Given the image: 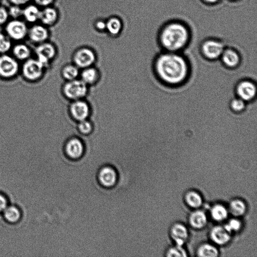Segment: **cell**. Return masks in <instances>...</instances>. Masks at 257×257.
Returning <instances> with one entry per match:
<instances>
[{
    "label": "cell",
    "instance_id": "cell-31",
    "mask_svg": "<svg viewBox=\"0 0 257 257\" xmlns=\"http://www.w3.org/2000/svg\"><path fill=\"white\" fill-rule=\"evenodd\" d=\"M122 28V23L120 21L116 18L109 19L106 23V29L112 35H117Z\"/></svg>",
    "mask_w": 257,
    "mask_h": 257
},
{
    "label": "cell",
    "instance_id": "cell-7",
    "mask_svg": "<svg viewBox=\"0 0 257 257\" xmlns=\"http://www.w3.org/2000/svg\"><path fill=\"white\" fill-rule=\"evenodd\" d=\"M86 146L83 140L78 136H73L66 140L63 146L65 157L70 161H79L85 155Z\"/></svg>",
    "mask_w": 257,
    "mask_h": 257
},
{
    "label": "cell",
    "instance_id": "cell-35",
    "mask_svg": "<svg viewBox=\"0 0 257 257\" xmlns=\"http://www.w3.org/2000/svg\"><path fill=\"white\" fill-rule=\"evenodd\" d=\"M241 223L240 221L236 219H231L229 223L227 224L224 228L229 233L232 231H237L240 229Z\"/></svg>",
    "mask_w": 257,
    "mask_h": 257
},
{
    "label": "cell",
    "instance_id": "cell-4",
    "mask_svg": "<svg viewBox=\"0 0 257 257\" xmlns=\"http://www.w3.org/2000/svg\"><path fill=\"white\" fill-rule=\"evenodd\" d=\"M47 68L36 58H30L24 61L21 72L27 82L35 83L43 79Z\"/></svg>",
    "mask_w": 257,
    "mask_h": 257
},
{
    "label": "cell",
    "instance_id": "cell-8",
    "mask_svg": "<svg viewBox=\"0 0 257 257\" xmlns=\"http://www.w3.org/2000/svg\"><path fill=\"white\" fill-rule=\"evenodd\" d=\"M19 62L7 53L0 54V78L10 80L17 77L21 72Z\"/></svg>",
    "mask_w": 257,
    "mask_h": 257
},
{
    "label": "cell",
    "instance_id": "cell-22",
    "mask_svg": "<svg viewBox=\"0 0 257 257\" xmlns=\"http://www.w3.org/2000/svg\"><path fill=\"white\" fill-rule=\"evenodd\" d=\"M58 19V13L54 9L46 7L41 11L40 21L44 25L50 26Z\"/></svg>",
    "mask_w": 257,
    "mask_h": 257
},
{
    "label": "cell",
    "instance_id": "cell-19",
    "mask_svg": "<svg viewBox=\"0 0 257 257\" xmlns=\"http://www.w3.org/2000/svg\"><path fill=\"white\" fill-rule=\"evenodd\" d=\"M211 237L214 242L219 245H225L231 239L229 233L224 228L220 226L215 227L212 230Z\"/></svg>",
    "mask_w": 257,
    "mask_h": 257
},
{
    "label": "cell",
    "instance_id": "cell-3",
    "mask_svg": "<svg viewBox=\"0 0 257 257\" xmlns=\"http://www.w3.org/2000/svg\"><path fill=\"white\" fill-rule=\"evenodd\" d=\"M227 46L222 40L209 38L202 41L199 44V51L202 56L210 61L219 60Z\"/></svg>",
    "mask_w": 257,
    "mask_h": 257
},
{
    "label": "cell",
    "instance_id": "cell-39",
    "mask_svg": "<svg viewBox=\"0 0 257 257\" xmlns=\"http://www.w3.org/2000/svg\"><path fill=\"white\" fill-rule=\"evenodd\" d=\"M31 0H9L12 5H15L22 7L28 4Z\"/></svg>",
    "mask_w": 257,
    "mask_h": 257
},
{
    "label": "cell",
    "instance_id": "cell-32",
    "mask_svg": "<svg viewBox=\"0 0 257 257\" xmlns=\"http://www.w3.org/2000/svg\"><path fill=\"white\" fill-rule=\"evenodd\" d=\"M12 40L3 33H0V54H6L12 48Z\"/></svg>",
    "mask_w": 257,
    "mask_h": 257
},
{
    "label": "cell",
    "instance_id": "cell-24",
    "mask_svg": "<svg viewBox=\"0 0 257 257\" xmlns=\"http://www.w3.org/2000/svg\"><path fill=\"white\" fill-rule=\"evenodd\" d=\"M191 226L197 229L204 228L207 223V218L204 212L196 211L193 212L189 218Z\"/></svg>",
    "mask_w": 257,
    "mask_h": 257
},
{
    "label": "cell",
    "instance_id": "cell-25",
    "mask_svg": "<svg viewBox=\"0 0 257 257\" xmlns=\"http://www.w3.org/2000/svg\"><path fill=\"white\" fill-rule=\"evenodd\" d=\"M77 129L79 134L83 136H87L93 132L94 125L89 119L77 122Z\"/></svg>",
    "mask_w": 257,
    "mask_h": 257
},
{
    "label": "cell",
    "instance_id": "cell-12",
    "mask_svg": "<svg viewBox=\"0 0 257 257\" xmlns=\"http://www.w3.org/2000/svg\"><path fill=\"white\" fill-rule=\"evenodd\" d=\"M68 111L71 118L77 122L89 119L91 114L90 105L86 100L71 101Z\"/></svg>",
    "mask_w": 257,
    "mask_h": 257
},
{
    "label": "cell",
    "instance_id": "cell-16",
    "mask_svg": "<svg viewBox=\"0 0 257 257\" xmlns=\"http://www.w3.org/2000/svg\"><path fill=\"white\" fill-rule=\"evenodd\" d=\"M1 215L4 221L11 226L21 222L22 217V212L18 206L9 204Z\"/></svg>",
    "mask_w": 257,
    "mask_h": 257
},
{
    "label": "cell",
    "instance_id": "cell-13",
    "mask_svg": "<svg viewBox=\"0 0 257 257\" xmlns=\"http://www.w3.org/2000/svg\"><path fill=\"white\" fill-rule=\"evenodd\" d=\"M28 29L26 23L20 19L8 22L5 27L6 35L11 40L15 41L25 39L27 36Z\"/></svg>",
    "mask_w": 257,
    "mask_h": 257
},
{
    "label": "cell",
    "instance_id": "cell-6",
    "mask_svg": "<svg viewBox=\"0 0 257 257\" xmlns=\"http://www.w3.org/2000/svg\"><path fill=\"white\" fill-rule=\"evenodd\" d=\"M97 180L101 188L106 190L114 189L119 181V173L112 165H102L98 171Z\"/></svg>",
    "mask_w": 257,
    "mask_h": 257
},
{
    "label": "cell",
    "instance_id": "cell-17",
    "mask_svg": "<svg viewBox=\"0 0 257 257\" xmlns=\"http://www.w3.org/2000/svg\"><path fill=\"white\" fill-rule=\"evenodd\" d=\"M80 79L88 86L96 85L100 80L99 70L95 66L83 69L80 72Z\"/></svg>",
    "mask_w": 257,
    "mask_h": 257
},
{
    "label": "cell",
    "instance_id": "cell-27",
    "mask_svg": "<svg viewBox=\"0 0 257 257\" xmlns=\"http://www.w3.org/2000/svg\"><path fill=\"white\" fill-rule=\"evenodd\" d=\"M185 199L188 205L193 208H198L203 203V199H202L201 196L193 191L188 193L186 195Z\"/></svg>",
    "mask_w": 257,
    "mask_h": 257
},
{
    "label": "cell",
    "instance_id": "cell-40",
    "mask_svg": "<svg viewBox=\"0 0 257 257\" xmlns=\"http://www.w3.org/2000/svg\"><path fill=\"white\" fill-rule=\"evenodd\" d=\"M222 0H201V1L205 5L213 6L221 2Z\"/></svg>",
    "mask_w": 257,
    "mask_h": 257
},
{
    "label": "cell",
    "instance_id": "cell-5",
    "mask_svg": "<svg viewBox=\"0 0 257 257\" xmlns=\"http://www.w3.org/2000/svg\"><path fill=\"white\" fill-rule=\"evenodd\" d=\"M89 86L81 79L65 81L62 86V92L65 98L73 101L86 98Z\"/></svg>",
    "mask_w": 257,
    "mask_h": 257
},
{
    "label": "cell",
    "instance_id": "cell-37",
    "mask_svg": "<svg viewBox=\"0 0 257 257\" xmlns=\"http://www.w3.org/2000/svg\"><path fill=\"white\" fill-rule=\"evenodd\" d=\"M9 204L7 196L3 193L0 192V214H2Z\"/></svg>",
    "mask_w": 257,
    "mask_h": 257
},
{
    "label": "cell",
    "instance_id": "cell-41",
    "mask_svg": "<svg viewBox=\"0 0 257 257\" xmlns=\"http://www.w3.org/2000/svg\"><path fill=\"white\" fill-rule=\"evenodd\" d=\"M97 28L100 30L106 29V23L103 21H99L96 24Z\"/></svg>",
    "mask_w": 257,
    "mask_h": 257
},
{
    "label": "cell",
    "instance_id": "cell-20",
    "mask_svg": "<svg viewBox=\"0 0 257 257\" xmlns=\"http://www.w3.org/2000/svg\"><path fill=\"white\" fill-rule=\"evenodd\" d=\"M12 56L19 62H24L31 58L32 51L27 45L20 43L12 48Z\"/></svg>",
    "mask_w": 257,
    "mask_h": 257
},
{
    "label": "cell",
    "instance_id": "cell-2",
    "mask_svg": "<svg viewBox=\"0 0 257 257\" xmlns=\"http://www.w3.org/2000/svg\"><path fill=\"white\" fill-rule=\"evenodd\" d=\"M192 32L189 25L179 20H172L160 28L157 42L164 51L182 52L192 42Z\"/></svg>",
    "mask_w": 257,
    "mask_h": 257
},
{
    "label": "cell",
    "instance_id": "cell-42",
    "mask_svg": "<svg viewBox=\"0 0 257 257\" xmlns=\"http://www.w3.org/2000/svg\"><path fill=\"white\" fill-rule=\"evenodd\" d=\"M229 1L232 2H237L238 1H239V0H229Z\"/></svg>",
    "mask_w": 257,
    "mask_h": 257
},
{
    "label": "cell",
    "instance_id": "cell-30",
    "mask_svg": "<svg viewBox=\"0 0 257 257\" xmlns=\"http://www.w3.org/2000/svg\"><path fill=\"white\" fill-rule=\"evenodd\" d=\"M198 256L201 257H215L218 255L217 249L210 244L201 245L197 251Z\"/></svg>",
    "mask_w": 257,
    "mask_h": 257
},
{
    "label": "cell",
    "instance_id": "cell-18",
    "mask_svg": "<svg viewBox=\"0 0 257 257\" xmlns=\"http://www.w3.org/2000/svg\"><path fill=\"white\" fill-rule=\"evenodd\" d=\"M171 233L176 245L179 246H182L187 241L189 237V233L187 228L181 224L174 225L171 229Z\"/></svg>",
    "mask_w": 257,
    "mask_h": 257
},
{
    "label": "cell",
    "instance_id": "cell-1",
    "mask_svg": "<svg viewBox=\"0 0 257 257\" xmlns=\"http://www.w3.org/2000/svg\"><path fill=\"white\" fill-rule=\"evenodd\" d=\"M154 70L156 77L164 85L177 87L188 81L192 66L184 53L162 51L155 60Z\"/></svg>",
    "mask_w": 257,
    "mask_h": 257
},
{
    "label": "cell",
    "instance_id": "cell-33",
    "mask_svg": "<svg viewBox=\"0 0 257 257\" xmlns=\"http://www.w3.org/2000/svg\"><path fill=\"white\" fill-rule=\"evenodd\" d=\"M9 17L13 20L20 19L22 17L23 8L20 6L12 5L8 10Z\"/></svg>",
    "mask_w": 257,
    "mask_h": 257
},
{
    "label": "cell",
    "instance_id": "cell-11",
    "mask_svg": "<svg viewBox=\"0 0 257 257\" xmlns=\"http://www.w3.org/2000/svg\"><path fill=\"white\" fill-rule=\"evenodd\" d=\"M36 58L47 69L58 55L57 49L51 43L46 42L37 45L35 49Z\"/></svg>",
    "mask_w": 257,
    "mask_h": 257
},
{
    "label": "cell",
    "instance_id": "cell-28",
    "mask_svg": "<svg viewBox=\"0 0 257 257\" xmlns=\"http://www.w3.org/2000/svg\"><path fill=\"white\" fill-rule=\"evenodd\" d=\"M229 106L233 112L241 113L245 111L247 106V103L240 98L235 97L230 101Z\"/></svg>",
    "mask_w": 257,
    "mask_h": 257
},
{
    "label": "cell",
    "instance_id": "cell-29",
    "mask_svg": "<svg viewBox=\"0 0 257 257\" xmlns=\"http://www.w3.org/2000/svg\"><path fill=\"white\" fill-rule=\"evenodd\" d=\"M213 218L216 221H222L228 215V212L225 207L221 205L214 206L211 211Z\"/></svg>",
    "mask_w": 257,
    "mask_h": 257
},
{
    "label": "cell",
    "instance_id": "cell-36",
    "mask_svg": "<svg viewBox=\"0 0 257 257\" xmlns=\"http://www.w3.org/2000/svg\"><path fill=\"white\" fill-rule=\"evenodd\" d=\"M9 15L8 10L4 7L0 6V25L8 22Z\"/></svg>",
    "mask_w": 257,
    "mask_h": 257
},
{
    "label": "cell",
    "instance_id": "cell-14",
    "mask_svg": "<svg viewBox=\"0 0 257 257\" xmlns=\"http://www.w3.org/2000/svg\"><path fill=\"white\" fill-rule=\"evenodd\" d=\"M219 61L227 68L233 69L241 65L242 56L237 49L231 46H227Z\"/></svg>",
    "mask_w": 257,
    "mask_h": 257
},
{
    "label": "cell",
    "instance_id": "cell-34",
    "mask_svg": "<svg viewBox=\"0 0 257 257\" xmlns=\"http://www.w3.org/2000/svg\"><path fill=\"white\" fill-rule=\"evenodd\" d=\"M167 257H187L188 255L182 246L176 245V247L171 248L168 252Z\"/></svg>",
    "mask_w": 257,
    "mask_h": 257
},
{
    "label": "cell",
    "instance_id": "cell-21",
    "mask_svg": "<svg viewBox=\"0 0 257 257\" xmlns=\"http://www.w3.org/2000/svg\"><path fill=\"white\" fill-rule=\"evenodd\" d=\"M80 72V69L72 63L65 64L61 69V75L65 81L78 79Z\"/></svg>",
    "mask_w": 257,
    "mask_h": 257
},
{
    "label": "cell",
    "instance_id": "cell-9",
    "mask_svg": "<svg viewBox=\"0 0 257 257\" xmlns=\"http://www.w3.org/2000/svg\"><path fill=\"white\" fill-rule=\"evenodd\" d=\"M97 59L96 52L88 47H81L73 53L72 63L80 69L94 66Z\"/></svg>",
    "mask_w": 257,
    "mask_h": 257
},
{
    "label": "cell",
    "instance_id": "cell-15",
    "mask_svg": "<svg viewBox=\"0 0 257 257\" xmlns=\"http://www.w3.org/2000/svg\"><path fill=\"white\" fill-rule=\"evenodd\" d=\"M27 36L30 42L37 45L44 43L48 38L47 29L41 25H34L28 29Z\"/></svg>",
    "mask_w": 257,
    "mask_h": 257
},
{
    "label": "cell",
    "instance_id": "cell-38",
    "mask_svg": "<svg viewBox=\"0 0 257 257\" xmlns=\"http://www.w3.org/2000/svg\"><path fill=\"white\" fill-rule=\"evenodd\" d=\"M53 1V0H34L37 5L44 8L48 7Z\"/></svg>",
    "mask_w": 257,
    "mask_h": 257
},
{
    "label": "cell",
    "instance_id": "cell-26",
    "mask_svg": "<svg viewBox=\"0 0 257 257\" xmlns=\"http://www.w3.org/2000/svg\"><path fill=\"white\" fill-rule=\"evenodd\" d=\"M230 212L235 216H241L246 212V206L244 202L239 199L233 200L230 205Z\"/></svg>",
    "mask_w": 257,
    "mask_h": 257
},
{
    "label": "cell",
    "instance_id": "cell-23",
    "mask_svg": "<svg viewBox=\"0 0 257 257\" xmlns=\"http://www.w3.org/2000/svg\"><path fill=\"white\" fill-rule=\"evenodd\" d=\"M41 10L35 5H29L23 8L22 17L28 23H34L40 20Z\"/></svg>",
    "mask_w": 257,
    "mask_h": 257
},
{
    "label": "cell",
    "instance_id": "cell-10",
    "mask_svg": "<svg viewBox=\"0 0 257 257\" xmlns=\"http://www.w3.org/2000/svg\"><path fill=\"white\" fill-rule=\"evenodd\" d=\"M257 83L249 79H242L238 82L235 87L236 97L247 103L257 99Z\"/></svg>",
    "mask_w": 257,
    "mask_h": 257
}]
</instances>
